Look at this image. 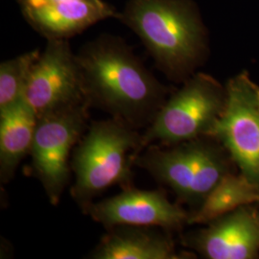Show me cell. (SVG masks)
<instances>
[{"instance_id": "cell-1", "label": "cell", "mask_w": 259, "mask_h": 259, "mask_svg": "<svg viewBox=\"0 0 259 259\" xmlns=\"http://www.w3.org/2000/svg\"><path fill=\"white\" fill-rule=\"evenodd\" d=\"M76 56L90 106L135 129L147 128L166 101L168 90L120 37L102 35Z\"/></svg>"}, {"instance_id": "cell-2", "label": "cell", "mask_w": 259, "mask_h": 259, "mask_svg": "<svg viewBox=\"0 0 259 259\" xmlns=\"http://www.w3.org/2000/svg\"><path fill=\"white\" fill-rule=\"evenodd\" d=\"M117 19L139 36L170 80L185 82L203 64L206 31L191 0H128Z\"/></svg>"}, {"instance_id": "cell-3", "label": "cell", "mask_w": 259, "mask_h": 259, "mask_svg": "<svg viewBox=\"0 0 259 259\" xmlns=\"http://www.w3.org/2000/svg\"><path fill=\"white\" fill-rule=\"evenodd\" d=\"M142 151V135L126 123L111 117L88 127L72 154L74 183L70 194L84 209L114 185L131 187L133 166Z\"/></svg>"}, {"instance_id": "cell-4", "label": "cell", "mask_w": 259, "mask_h": 259, "mask_svg": "<svg viewBox=\"0 0 259 259\" xmlns=\"http://www.w3.org/2000/svg\"><path fill=\"white\" fill-rule=\"evenodd\" d=\"M232 164L226 149L210 137L163 147L152 144L143 149L135 161V165L168 186L180 203L195 209L232 172Z\"/></svg>"}, {"instance_id": "cell-5", "label": "cell", "mask_w": 259, "mask_h": 259, "mask_svg": "<svg viewBox=\"0 0 259 259\" xmlns=\"http://www.w3.org/2000/svg\"><path fill=\"white\" fill-rule=\"evenodd\" d=\"M226 103V87L210 75L194 73L167 98L142 134V150L154 143L168 146L207 137Z\"/></svg>"}, {"instance_id": "cell-6", "label": "cell", "mask_w": 259, "mask_h": 259, "mask_svg": "<svg viewBox=\"0 0 259 259\" xmlns=\"http://www.w3.org/2000/svg\"><path fill=\"white\" fill-rule=\"evenodd\" d=\"M90 107L78 105L37 119L30 152L32 168L52 204H59L70 182L72 154L88 129Z\"/></svg>"}, {"instance_id": "cell-7", "label": "cell", "mask_w": 259, "mask_h": 259, "mask_svg": "<svg viewBox=\"0 0 259 259\" xmlns=\"http://www.w3.org/2000/svg\"><path fill=\"white\" fill-rule=\"evenodd\" d=\"M227 103L207 137L217 140L233 164L259 189V106L247 71L229 80Z\"/></svg>"}, {"instance_id": "cell-8", "label": "cell", "mask_w": 259, "mask_h": 259, "mask_svg": "<svg viewBox=\"0 0 259 259\" xmlns=\"http://www.w3.org/2000/svg\"><path fill=\"white\" fill-rule=\"evenodd\" d=\"M24 100L37 118L78 105L89 104L83 75L68 39H48L32 66Z\"/></svg>"}, {"instance_id": "cell-9", "label": "cell", "mask_w": 259, "mask_h": 259, "mask_svg": "<svg viewBox=\"0 0 259 259\" xmlns=\"http://www.w3.org/2000/svg\"><path fill=\"white\" fill-rule=\"evenodd\" d=\"M107 230L117 226L155 227L168 232L187 225L189 212L172 203L160 189L124 188L120 194L92 203L83 209Z\"/></svg>"}, {"instance_id": "cell-10", "label": "cell", "mask_w": 259, "mask_h": 259, "mask_svg": "<svg viewBox=\"0 0 259 259\" xmlns=\"http://www.w3.org/2000/svg\"><path fill=\"white\" fill-rule=\"evenodd\" d=\"M184 245L205 259L259 258V204H247L189 233Z\"/></svg>"}, {"instance_id": "cell-11", "label": "cell", "mask_w": 259, "mask_h": 259, "mask_svg": "<svg viewBox=\"0 0 259 259\" xmlns=\"http://www.w3.org/2000/svg\"><path fill=\"white\" fill-rule=\"evenodd\" d=\"M170 232L155 227L117 226L96 246L93 259H191L193 251L177 250Z\"/></svg>"}, {"instance_id": "cell-12", "label": "cell", "mask_w": 259, "mask_h": 259, "mask_svg": "<svg viewBox=\"0 0 259 259\" xmlns=\"http://www.w3.org/2000/svg\"><path fill=\"white\" fill-rule=\"evenodd\" d=\"M28 22L48 39H68L118 14L103 0H70L37 7L21 6Z\"/></svg>"}, {"instance_id": "cell-13", "label": "cell", "mask_w": 259, "mask_h": 259, "mask_svg": "<svg viewBox=\"0 0 259 259\" xmlns=\"http://www.w3.org/2000/svg\"><path fill=\"white\" fill-rule=\"evenodd\" d=\"M37 114L25 100L0 111V180L7 184L22 159L30 155L37 125Z\"/></svg>"}, {"instance_id": "cell-14", "label": "cell", "mask_w": 259, "mask_h": 259, "mask_svg": "<svg viewBox=\"0 0 259 259\" xmlns=\"http://www.w3.org/2000/svg\"><path fill=\"white\" fill-rule=\"evenodd\" d=\"M259 204V189L243 174L230 172L189 212L187 225H206L247 204Z\"/></svg>"}, {"instance_id": "cell-15", "label": "cell", "mask_w": 259, "mask_h": 259, "mask_svg": "<svg viewBox=\"0 0 259 259\" xmlns=\"http://www.w3.org/2000/svg\"><path fill=\"white\" fill-rule=\"evenodd\" d=\"M33 50L0 65V111H5L24 99L32 66L39 56Z\"/></svg>"}, {"instance_id": "cell-16", "label": "cell", "mask_w": 259, "mask_h": 259, "mask_svg": "<svg viewBox=\"0 0 259 259\" xmlns=\"http://www.w3.org/2000/svg\"><path fill=\"white\" fill-rule=\"evenodd\" d=\"M64 1H70V0H20L19 3L21 6H29V7H37L44 6L48 4H54Z\"/></svg>"}, {"instance_id": "cell-17", "label": "cell", "mask_w": 259, "mask_h": 259, "mask_svg": "<svg viewBox=\"0 0 259 259\" xmlns=\"http://www.w3.org/2000/svg\"><path fill=\"white\" fill-rule=\"evenodd\" d=\"M255 92H256V98H257V103L259 106V85L257 83H255Z\"/></svg>"}]
</instances>
